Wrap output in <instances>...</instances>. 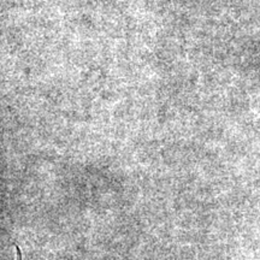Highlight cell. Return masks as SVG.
<instances>
[{
    "instance_id": "6da1fadb",
    "label": "cell",
    "mask_w": 260,
    "mask_h": 260,
    "mask_svg": "<svg viewBox=\"0 0 260 260\" xmlns=\"http://www.w3.org/2000/svg\"><path fill=\"white\" fill-rule=\"evenodd\" d=\"M15 248H16V252H17V260H22V252H21V248L17 245H15Z\"/></svg>"
}]
</instances>
